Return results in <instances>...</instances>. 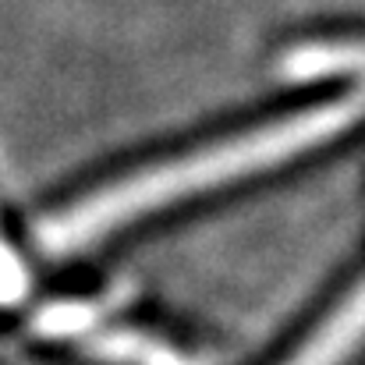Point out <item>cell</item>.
<instances>
[{"label": "cell", "instance_id": "cell-5", "mask_svg": "<svg viewBox=\"0 0 365 365\" xmlns=\"http://www.w3.org/2000/svg\"><path fill=\"white\" fill-rule=\"evenodd\" d=\"M355 61H359V50L355 46L348 53H341V46H323V50H302V53H294L291 71L294 75H319V71H337V68L355 64Z\"/></svg>", "mask_w": 365, "mask_h": 365}, {"label": "cell", "instance_id": "cell-6", "mask_svg": "<svg viewBox=\"0 0 365 365\" xmlns=\"http://www.w3.org/2000/svg\"><path fill=\"white\" fill-rule=\"evenodd\" d=\"M25 291H29V273L21 259L0 242V305H14Z\"/></svg>", "mask_w": 365, "mask_h": 365}, {"label": "cell", "instance_id": "cell-4", "mask_svg": "<svg viewBox=\"0 0 365 365\" xmlns=\"http://www.w3.org/2000/svg\"><path fill=\"white\" fill-rule=\"evenodd\" d=\"M89 323H93V312L86 305H53L36 316V330L43 337H82Z\"/></svg>", "mask_w": 365, "mask_h": 365}, {"label": "cell", "instance_id": "cell-1", "mask_svg": "<svg viewBox=\"0 0 365 365\" xmlns=\"http://www.w3.org/2000/svg\"><path fill=\"white\" fill-rule=\"evenodd\" d=\"M359 100L348 103H323L312 110H302L287 121L262 124L255 131L235 135L227 142H217L210 149L185 153L178 160L145 167L142 174L121 178L114 185H103L89 192L86 199L64 206L61 213L46 217L39 224V245L46 252H75L82 245L131 224L135 217H149L163 206L181 202L185 195L242 181L248 174H259L266 167H277L327 138H334L341 128L355 121Z\"/></svg>", "mask_w": 365, "mask_h": 365}, {"label": "cell", "instance_id": "cell-2", "mask_svg": "<svg viewBox=\"0 0 365 365\" xmlns=\"http://www.w3.org/2000/svg\"><path fill=\"white\" fill-rule=\"evenodd\" d=\"M362 337V291L351 287L348 298L312 330V337L294 348L280 365H344Z\"/></svg>", "mask_w": 365, "mask_h": 365}, {"label": "cell", "instance_id": "cell-3", "mask_svg": "<svg viewBox=\"0 0 365 365\" xmlns=\"http://www.w3.org/2000/svg\"><path fill=\"white\" fill-rule=\"evenodd\" d=\"M86 355L103 365H199L178 348L142 334V330H103L86 337Z\"/></svg>", "mask_w": 365, "mask_h": 365}]
</instances>
